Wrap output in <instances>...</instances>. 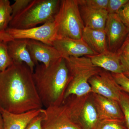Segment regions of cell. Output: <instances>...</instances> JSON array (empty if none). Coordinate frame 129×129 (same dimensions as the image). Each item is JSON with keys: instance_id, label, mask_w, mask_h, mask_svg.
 I'll return each instance as SVG.
<instances>
[{"instance_id": "6da1fadb", "label": "cell", "mask_w": 129, "mask_h": 129, "mask_svg": "<svg viewBox=\"0 0 129 129\" xmlns=\"http://www.w3.org/2000/svg\"><path fill=\"white\" fill-rule=\"evenodd\" d=\"M33 73L24 63L0 72V108L15 114L43 108Z\"/></svg>"}, {"instance_id": "7a4b0ae2", "label": "cell", "mask_w": 129, "mask_h": 129, "mask_svg": "<svg viewBox=\"0 0 129 129\" xmlns=\"http://www.w3.org/2000/svg\"><path fill=\"white\" fill-rule=\"evenodd\" d=\"M33 77L43 107L46 108L62 104L70 78L65 58H60L48 66L38 63L33 72Z\"/></svg>"}, {"instance_id": "3957f363", "label": "cell", "mask_w": 129, "mask_h": 129, "mask_svg": "<svg viewBox=\"0 0 129 129\" xmlns=\"http://www.w3.org/2000/svg\"><path fill=\"white\" fill-rule=\"evenodd\" d=\"M60 0H32L25 9L12 19L8 28L25 29L53 21Z\"/></svg>"}, {"instance_id": "277c9868", "label": "cell", "mask_w": 129, "mask_h": 129, "mask_svg": "<svg viewBox=\"0 0 129 129\" xmlns=\"http://www.w3.org/2000/svg\"><path fill=\"white\" fill-rule=\"evenodd\" d=\"M64 58L69 69L70 78L64 94V100L72 95L81 97L92 93L88 82L89 80L102 69L94 66L86 56Z\"/></svg>"}, {"instance_id": "5b68a950", "label": "cell", "mask_w": 129, "mask_h": 129, "mask_svg": "<svg viewBox=\"0 0 129 129\" xmlns=\"http://www.w3.org/2000/svg\"><path fill=\"white\" fill-rule=\"evenodd\" d=\"M54 22L57 30L58 39H82L85 25L77 0L61 1Z\"/></svg>"}, {"instance_id": "8992f818", "label": "cell", "mask_w": 129, "mask_h": 129, "mask_svg": "<svg viewBox=\"0 0 129 129\" xmlns=\"http://www.w3.org/2000/svg\"><path fill=\"white\" fill-rule=\"evenodd\" d=\"M6 31L14 39L34 40L52 46L54 42L58 39L57 30L54 20L38 27L25 29L8 28Z\"/></svg>"}, {"instance_id": "52a82bcc", "label": "cell", "mask_w": 129, "mask_h": 129, "mask_svg": "<svg viewBox=\"0 0 129 129\" xmlns=\"http://www.w3.org/2000/svg\"><path fill=\"white\" fill-rule=\"evenodd\" d=\"M42 129H82L71 118L63 104L41 109Z\"/></svg>"}, {"instance_id": "ba28073f", "label": "cell", "mask_w": 129, "mask_h": 129, "mask_svg": "<svg viewBox=\"0 0 129 129\" xmlns=\"http://www.w3.org/2000/svg\"><path fill=\"white\" fill-rule=\"evenodd\" d=\"M88 82L92 93L119 102L122 90L110 72L102 69L92 76Z\"/></svg>"}, {"instance_id": "9c48e42d", "label": "cell", "mask_w": 129, "mask_h": 129, "mask_svg": "<svg viewBox=\"0 0 129 129\" xmlns=\"http://www.w3.org/2000/svg\"><path fill=\"white\" fill-rule=\"evenodd\" d=\"M108 50L117 52L122 46L128 29L117 14H109L105 26Z\"/></svg>"}, {"instance_id": "30bf717a", "label": "cell", "mask_w": 129, "mask_h": 129, "mask_svg": "<svg viewBox=\"0 0 129 129\" xmlns=\"http://www.w3.org/2000/svg\"><path fill=\"white\" fill-rule=\"evenodd\" d=\"M52 46L62 54L63 58L78 57L97 54L82 39H58L54 42Z\"/></svg>"}, {"instance_id": "8fae6325", "label": "cell", "mask_w": 129, "mask_h": 129, "mask_svg": "<svg viewBox=\"0 0 129 129\" xmlns=\"http://www.w3.org/2000/svg\"><path fill=\"white\" fill-rule=\"evenodd\" d=\"M27 40V48L31 58L36 66L39 62L48 66L61 57L62 55L52 46L41 42Z\"/></svg>"}, {"instance_id": "7c38bea8", "label": "cell", "mask_w": 129, "mask_h": 129, "mask_svg": "<svg viewBox=\"0 0 129 129\" xmlns=\"http://www.w3.org/2000/svg\"><path fill=\"white\" fill-rule=\"evenodd\" d=\"M91 96L100 120L106 119L124 120L118 102L94 93H91Z\"/></svg>"}, {"instance_id": "4fadbf2b", "label": "cell", "mask_w": 129, "mask_h": 129, "mask_svg": "<svg viewBox=\"0 0 129 129\" xmlns=\"http://www.w3.org/2000/svg\"><path fill=\"white\" fill-rule=\"evenodd\" d=\"M90 58L94 66L112 73H123V66L120 55L109 50L93 55L86 56Z\"/></svg>"}, {"instance_id": "5bb4252c", "label": "cell", "mask_w": 129, "mask_h": 129, "mask_svg": "<svg viewBox=\"0 0 129 129\" xmlns=\"http://www.w3.org/2000/svg\"><path fill=\"white\" fill-rule=\"evenodd\" d=\"M9 55L15 63H24L34 72L36 64L27 48V40L17 39L7 42Z\"/></svg>"}, {"instance_id": "9a60e30c", "label": "cell", "mask_w": 129, "mask_h": 129, "mask_svg": "<svg viewBox=\"0 0 129 129\" xmlns=\"http://www.w3.org/2000/svg\"><path fill=\"white\" fill-rule=\"evenodd\" d=\"M41 109H37L15 114L0 108L4 122V129H25L30 121L41 113Z\"/></svg>"}, {"instance_id": "2e32d148", "label": "cell", "mask_w": 129, "mask_h": 129, "mask_svg": "<svg viewBox=\"0 0 129 129\" xmlns=\"http://www.w3.org/2000/svg\"><path fill=\"white\" fill-rule=\"evenodd\" d=\"M80 11L85 27L93 29L104 30L108 17L106 9H95L79 6Z\"/></svg>"}, {"instance_id": "e0dca14e", "label": "cell", "mask_w": 129, "mask_h": 129, "mask_svg": "<svg viewBox=\"0 0 129 129\" xmlns=\"http://www.w3.org/2000/svg\"><path fill=\"white\" fill-rule=\"evenodd\" d=\"M82 39L97 54L108 50L105 29H93L85 27L82 33Z\"/></svg>"}, {"instance_id": "ac0fdd59", "label": "cell", "mask_w": 129, "mask_h": 129, "mask_svg": "<svg viewBox=\"0 0 129 129\" xmlns=\"http://www.w3.org/2000/svg\"><path fill=\"white\" fill-rule=\"evenodd\" d=\"M11 5L9 0H0V32L5 31L11 20Z\"/></svg>"}, {"instance_id": "d6986e66", "label": "cell", "mask_w": 129, "mask_h": 129, "mask_svg": "<svg viewBox=\"0 0 129 129\" xmlns=\"http://www.w3.org/2000/svg\"><path fill=\"white\" fill-rule=\"evenodd\" d=\"M13 63L8 52L7 42L0 41V72L5 71Z\"/></svg>"}, {"instance_id": "ffe728a7", "label": "cell", "mask_w": 129, "mask_h": 129, "mask_svg": "<svg viewBox=\"0 0 129 129\" xmlns=\"http://www.w3.org/2000/svg\"><path fill=\"white\" fill-rule=\"evenodd\" d=\"M95 129H128L124 120L106 119L100 120Z\"/></svg>"}, {"instance_id": "44dd1931", "label": "cell", "mask_w": 129, "mask_h": 129, "mask_svg": "<svg viewBox=\"0 0 129 129\" xmlns=\"http://www.w3.org/2000/svg\"><path fill=\"white\" fill-rule=\"evenodd\" d=\"M124 117L127 128L129 129V94L122 91L118 102Z\"/></svg>"}, {"instance_id": "7402d4cb", "label": "cell", "mask_w": 129, "mask_h": 129, "mask_svg": "<svg viewBox=\"0 0 129 129\" xmlns=\"http://www.w3.org/2000/svg\"><path fill=\"white\" fill-rule=\"evenodd\" d=\"M79 6H84L91 9H106L109 0H77Z\"/></svg>"}, {"instance_id": "603a6c76", "label": "cell", "mask_w": 129, "mask_h": 129, "mask_svg": "<svg viewBox=\"0 0 129 129\" xmlns=\"http://www.w3.org/2000/svg\"><path fill=\"white\" fill-rule=\"evenodd\" d=\"M115 82L122 91L129 94V78L122 73H112Z\"/></svg>"}, {"instance_id": "cb8c5ba5", "label": "cell", "mask_w": 129, "mask_h": 129, "mask_svg": "<svg viewBox=\"0 0 129 129\" xmlns=\"http://www.w3.org/2000/svg\"><path fill=\"white\" fill-rule=\"evenodd\" d=\"M129 2V0H109L106 10L109 14H117L122 7Z\"/></svg>"}, {"instance_id": "d4e9b609", "label": "cell", "mask_w": 129, "mask_h": 129, "mask_svg": "<svg viewBox=\"0 0 129 129\" xmlns=\"http://www.w3.org/2000/svg\"><path fill=\"white\" fill-rule=\"evenodd\" d=\"M32 0H15L11 5V19L22 12L29 5Z\"/></svg>"}, {"instance_id": "484cf974", "label": "cell", "mask_w": 129, "mask_h": 129, "mask_svg": "<svg viewBox=\"0 0 129 129\" xmlns=\"http://www.w3.org/2000/svg\"><path fill=\"white\" fill-rule=\"evenodd\" d=\"M117 14L122 22L129 29V2L119 11Z\"/></svg>"}, {"instance_id": "4316f807", "label": "cell", "mask_w": 129, "mask_h": 129, "mask_svg": "<svg viewBox=\"0 0 129 129\" xmlns=\"http://www.w3.org/2000/svg\"><path fill=\"white\" fill-rule=\"evenodd\" d=\"M42 120V115L41 112L39 115L34 118L30 121L25 129H42L41 127Z\"/></svg>"}, {"instance_id": "83f0119b", "label": "cell", "mask_w": 129, "mask_h": 129, "mask_svg": "<svg viewBox=\"0 0 129 129\" xmlns=\"http://www.w3.org/2000/svg\"><path fill=\"white\" fill-rule=\"evenodd\" d=\"M120 61L123 66V73L129 78V61L124 57L122 55H120Z\"/></svg>"}, {"instance_id": "f1b7e54d", "label": "cell", "mask_w": 129, "mask_h": 129, "mask_svg": "<svg viewBox=\"0 0 129 129\" xmlns=\"http://www.w3.org/2000/svg\"><path fill=\"white\" fill-rule=\"evenodd\" d=\"M119 55H122L129 61V45L125 46L122 50L117 52Z\"/></svg>"}, {"instance_id": "f546056e", "label": "cell", "mask_w": 129, "mask_h": 129, "mask_svg": "<svg viewBox=\"0 0 129 129\" xmlns=\"http://www.w3.org/2000/svg\"><path fill=\"white\" fill-rule=\"evenodd\" d=\"M13 39H14L6 31L0 32V41L7 42Z\"/></svg>"}, {"instance_id": "4dcf8cb0", "label": "cell", "mask_w": 129, "mask_h": 129, "mask_svg": "<svg viewBox=\"0 0 129 129\" xmlns=\"http://www.w3.org/2000/svg\"><path fill=\"white\" fill-rule=\"evenodd\" d=\"M128 45H129V29H128V32L127 36H126V38H125V41L124 42L123 45H122V46L120 47V48H119V50L117 51V52L122 50V48H123L125 46Z\"/></svg>"}, {"instance_id": "1f68e13d", "label": "cell", "mask_w": 129, "mask_h": 129, "mask_svg": "<svg viewBox=\"0 0 129 129\" xmlns=\"http://www.w3.org/2000/svg\"><path fill=\"white\" fill-rule=\"evenodd\" d=\"M0 129H4V122L1 113L0 112Z\"/></svg>"}]
</instances>
